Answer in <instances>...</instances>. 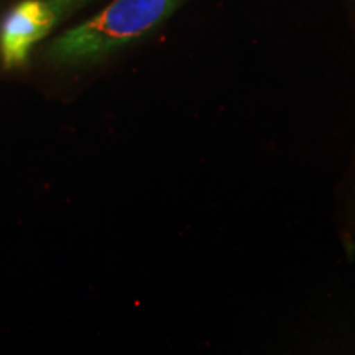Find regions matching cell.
<instances>
[{"label":"cell","instance_id":"1","mask_svg":"<svg viewBox=\"0 0 355 355\" xmlns=\"http://www.w3.org/2000/svg\"><path fill=\"white\" fill-rule=\"evenodd\" d=\"M181 2L183 0H114L92 19L53 40L44 56L55 64L96 61L152 32Z\"/></svg>","mask_w":355,"mask_h":355},{"label":"cell","instance_id":"2","mask_svg":"<svg viewBox=\"0 0 355 355\" xmlns=\"http://www.w3.org/2000/svg\"><path fill=\"white\" fill-rule=\"evenodd\" d=\"M56 12L46 0H21L0 25V56L6 68H19L30 51L56 25Z\"/></svg>","mask_w":355,"mask_h":355},{"label":"cell","instance_id":"3","mask_svg":"<svg viewBox=\"0 0 355 355\" xmlns=\"http://www.w3.org/2000/svg\"><path fill=\"white\" fill-rule=\"evenodd\" d=\"M46 2L50 3L53 10L56 12L58 19H61L66 12H69V10H73V8L83 6V3L87 2V0H46Z\"/></svg>","mask_w":355,"mask_h":355}]
</instances>
